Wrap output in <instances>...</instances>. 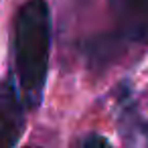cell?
<instances>
[{"mask_svg":"<svg viewBox=\"0 0 148 148\" xmlns=\"http://www.w3.org/2000/svg\"><path fill=\"white\" fill-rule=\"evenodd\" d=\"M51 45V18L45 0L27 2L14 21V73L25 103L37 106L49 65Z\"/></svg>","mask_w":148,"mask_h":148,"instance_id":"cell-1","label":"cell"},{"mask_svg":"<svg viewBox=\"0 0 148 148\" xmlns=\"http://www.w3.org/2000/svg\"><path fill=\"white\" fill-rule=\"evenodd\" d=\"M25 130V103L18 87L6 79L0 83V148L14 146Z\"/></svg>","mask_w":148,"mask_h":148,"instance_id":"cell-2","label":"cell"},{"mask_svg":"<svg viewBox=\"0 0 148 148\" xmlns=\"http://www.w3.org/2000/svg\"><path fill=\"white\" fill-rule=\"evenodd\" d=\"M120 35L148 45V0H110Z\"/></svg>","mask_w":148,"mask_h":148,"instance_id":"cell-3","label":"cell"},{"mask_svg":"<svg viewBox=\"0 0 148 148\" xmlns=\"http://www.w3.org/2000/svg\"><path fill=\"white\" fill-rule=\"evenodd\" d=\"M108 144H110V142H108L103 136H95V134L83 140V146H108Z\"/></svg>","mask_w":148,"mask_h":148,"instance_id":"cell-4","label":"cell"}]
</instances>
